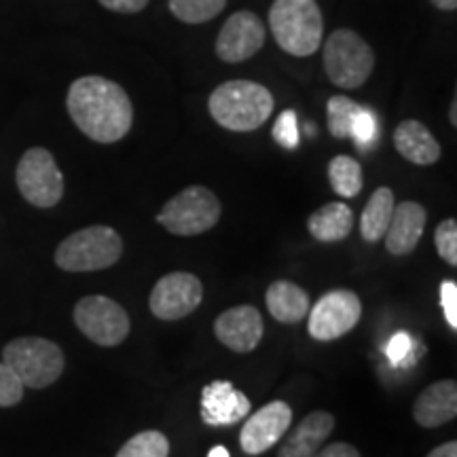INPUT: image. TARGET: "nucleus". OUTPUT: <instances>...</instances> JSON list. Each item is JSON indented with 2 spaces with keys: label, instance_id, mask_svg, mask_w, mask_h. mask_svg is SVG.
<instances>
[{
  "label": "nucleus",
  "instance_id": "8",
  "mask_svg": "<svg viewBox=\"0 0 457 457\" xmlns=\"http://www.w3.org/2000/svg\"><path fill=\"white\" fill-rule=\"evenodd\" d=\"M21 197L34 208H54L64 197V174L47 148L34 146L21 155L15 170Z\"/></svg>",
  "mask_w": 457,
  "mask_h": 457
},
{
  "label": "nucleus",
  "instance_id": "27",
  "mask_svg": "<svg viewBox=\"0 0 457 457\" xmlns=\"http://www.w3.org/2000/svg\"><path fill=\"white\" fill-rule=\"evenodd\" d=\"M350 138L360 151H369L379 138V123H377V114L370 108L360 106V111L353 114Z\"/></svg>",
  "mask_w": 457,
  "mask_h": 457
},
{
  "label": "nucleus",
  "instance_id": "22",
  "mask_svg": "<svg viewBox=\"0 0 457 457\" xmlns=\"http://www.w3.org/2000/svg\"><path fill=\"white\" fill-rule=\"evenodd\" d=\"M394 205H396V199H394V191L390 187H379L370 195L367 205H364L362 219H360V236H362L364 242L377 244L384 239L387 225L392 220Z\"/></svg>",
  "mask_w": 457,
  "mask_h": 457
},
{
  "label": "nucleus",
  "instance_id": "25",
  "mask_svg": "<svg viewBox=\"0 0 457 457\" xmlns=\"http://www.w3.org/2000/svg\"><path fill=\"white\" fill-rule=\"evenodd\" d=\"M170 441L163 432L145 430L131 436L114 457H168Z\"/></svg>",
  "mask_w": 457,
  "mask_h": 457
},
{
  "label": "nucleus",
  "instance_id": "1",
  "mask_svg": "<svg viewBox=\"0 0 457 457\" xmlns=\"http://www.w3.org/2000/svg\"><path fill=\"white\" fill-rule=\"evenodd\" d=\"M66 108L72 123L100 145L123 140L134 123V106L128 91L98 74L81 77L71 85Z\"/></svg>",
  "mask_w": 457,
  "mask_h": 457
},
{
  "label": "nucleus",
  "instance_id": "23",
  "mask_svg": "<svg viewBox=\"0 0 457 457\" xmlns=\"http://www.w3.org/2000/svg\"><path fill=\"white\" fill-rule=\"evenodd\" d=\"M328 180L337 195L350 199L362 191V165L353 157L337 155L328 163Z\"/></svg>",
  "mask_w": 457,
  "mask_h": 457
},
{
  "label": "nucleus",
  "instance_id": "29",
  "mask_svg": "<svg viewBox=\"0 0 457 457\" xmlns=\"http://www.w3.org/2000/svg\"><path fill=\"white\" fill-rule=\"evenodd\" d=\"M273 138L288 151L299 146V121H296V112L293 108H288L278 117L276 125H273Z\"/></svg>",
  "mask_w": 457,
  "mask_h": 457
},
{
  "label": "nucleus",
  "instance_id": "15",
  "mask_svg": "<svg viewBox=\"0 0 457 457\" xmlns=\"http://www.w3.org/2000/svg\"><path fill=\"white\" fill-rule=\"evenodd\" d=\"M250 398L227 379H216L202 390V421L210 428H228L250 415Z\"/></svg>",
  "mask_w": 457,
  "mask_h": 457
},
{
  "label": "nucleus",
  "instance_id": "2",
  "mask_svg": "<svg viewBox=\"0 0 457 457\" xmlns=\"http://www.w3.org/2000/svg\"><path fill=\"white\" fill-rule=\"evenodd\" d=\"M273 108L276 100L271 91L265 85L245 79L220 83L208 100V111L214 121L220 128L239 134L259 129L271 117Z\"/></svg>",
  "mask_w": 457,
  "mask_h": 457
},
{
  "label": "nucleus",
  "instance_id": "19",
  "mask_svg": "<svg viewBox=\"0 0 457 457\" xmlns=\"http://www.w3.org/2000/svg\"><path fill=\"white\" fill-rule=\"evenodd\" d=\"M394 146L400 157L415 165H434L443 155V148L432 136V131L417 119L398 123L394 131Z\"/></svg>",
  "mask_w": 457,
  "mask_h": 457
},
{
  "label": "nucleus",
  "instance_id": "6",
  "mask_svg": "<svg viewBox=\"0 0 457 457\" xmlns=\"http://www.w3.org/2000/svg\"><path fill=\"white\" fill-rule=\"evenodd\" d=\"M324 71L341 89H358L375 71V51L350 28H339L324 43Z\"/></svg>",
  "mask_w": 457,
  "mask_h": 457
},
{
  "label": "nucleus",
  "instance_id": "26",
  "mask_svg": "<svg viewBox=\"0 0 457 457\" xmlns=\"http://www.w3.org/2000/svg\"><path fill=\"white\" fill-rule=\"evenodd\" d=\"M360 111L358 102H353L347 96H333L327 104L328 114V131L335 138L345 140L350 138V128L353 121V114Z\"/></svg>",
  "mask_w": 457,
  "mask_h": 457
},
{
  "label": "nucleus",
  "instance_id": "12",
  "mask_svg": "<svg viewBox=\"0 0 457 457\" xmlns=\"http://www.w3.org/2000/svg\"><path fill=\"white\" fill-rule=\"evenodd\" d=\"M265 45V26L253 11H237L222 24L214 51L225 64H242Z\"/></svg>",
  "mask_w": 457,
  "mask_h": 457
},
{
  "label": "nucleus",
  "instance_id": "7",
  "mask_svg": "<svg viewBox=\"0 0 457 457\" xmlns=\"http://www.w3.org/2000/svg\"><path fill=\"white\" fill-rule=\"evenodd\" d=\"M222 205L219 197L208 187L193 185L176 193L162 212L157 214V222L171 236L193 237L210 231L220 220Z\"/></svg>",
  "mask_w": 457,
  "mask_h": 457
},
{
  "label": "nucleus",
  "instance_id": "30",
  "mask_svg": "<svg viewBox=\"0 0 457 457\" xmlns=\"http://www.w3.org/2000/svg\"><path fill=\"white\" fill-rule=\"evenodd\" d=\"M24 398V384L17 379V375L7 364L0 362V407H15Z\"/></svg>",
  "mask_w": 457,
  "mask_h": 457
},
{
  "label": "nucleus",
  "instance_id": "33",
  "mask_svg": "<svg viewBox=\"0 0 457 457\" xmlns=\"http://www.w3.org/2000/svg\"><path fill=\"white\" fill-rule=\"evenodd\" d=\"M102 7L112 11V13H121V15H134L140 13L148 7L151 0H98Z\"/></svg>",
  "mask_w": 457,
  "mask_h": 457
},
{
  "label": "nucleus",
  "instance_id": "24",
  "mask_svg": "<svg viewBox=\"0 0 457 457\" xmlns=\"http://www.w3.org/2000/svg\"><path fill=\"white\" fill-rule=\"evenodd\" d=\"M227 7V0H168L170 13L182 24H205L219 17Z\"/></svg>",
  "mask_w": 457,
  "mask_h": 457
},
{
  "label": "nucleus",
  "instance_id": "3",
  "mask_svg": "<svg viewBox=\"0 0 457 457\" xmlns=\"http://www.w3.org/2000/svg\"><path fill=\"white\" fill-rule=\"evenodd\" d=\"M270 30L278 47L295 57H310L322 47L324 17L316 0H273Z\"/></svg>",
  "mask_w": 457,
  "mask_h": 457
},
{
  "label": "nucleus",
  "instance_id": "36",
  "mask_svg": "<svg viewBox=\"0 0 457 457\" xmlns=\"http://www.w3.org/2000/svg\"><path fill=\"white\" fill-rule=\"evenodd\" d=\"M430 3L438 11H447V13H453V11L457 9V0H430Z\"/></svg>",
  "mask_w": 457,
  "mask_h": 457
},
{
  "label": "nucleus",
  "instance_id": "11",
  "mask_svg": "<svg viewBox=\"0 0 457 457\" xmlns=\"http://www.w3.org/2000/svg\"><path fill=\"white\" fill-rule=\"evenodd\" d=\"M204 286L202 279L193 273L174 271L163 276L153 288L148 296V307L153 316L165 322H176V320L187 318L202 305Z\"/></svg>",
  "mask_w": 457,
  "mask_h": 457
},
{
  "label": "nucleus",
  "instance_id": "17",
  "mask_svg": "<svg viewBox=\"0 0 457 457\" xmlns=\"http://www.w3.org/2000/svg\"><path fill=\"white\" fill-rule=\"evenodd\" d=\"M457 415V384L441 379L428 386L413 404V420L421 428H441Z\"/></svg>",
  "mask_w": 457,
  "mask_h": 457
},
{
  "label": "nucleus",
  "instance_id": "9",
  "mask_svg": "<svg viewBox=\"0 0 457 457\" xmlns=\"http://www.w3.org/2000/svg\"><path fill=\"white\" fill-rule=\"evenodd\" d=\"M72 316L77 328L100 347L121 345L131 330L128 310L104 295L83 296L74 305Z\"/></svg>",
  "mask_w": 457,
  "mask_h": 457
},
{
  "label": "nucleus",
  "instance_id": "28",
  "mask_svg": "<svg viewBox=\"0 0 457 457\" xmlns=\"http://www.w3.org/2000/svg\"><path fill=\"white\" fill-rule=\"evenodd\" d=\"M434 244H436L438 254L451 267L457 265V220L447 219L434 231Z\"/></svg>",
  "mask_w": 457,
  "mask_h": 457
},
{
  "label": "nucleus",
  "instance_id": "10",
  "mask_svg": "<svg viewBox=\"0 0 457 457\" xmlns=\"http://www.w3.org/2000/svg\"><path fill=\"white\" fill-rule=\"evenodd\" d=\"M310 324L307 330L316 341H335L347 335L360 322L362 303L353 290L339 288L322 295L313 307H310Z\"/></svg>",
  "mask_w": 457,
  "mask_h": 457
},
{
  "label": "nucleus",
  "instance_id": "31",
  "mask_svg": "<svg viewBox=\"0 0 457 457\" xmlns=\"http://www.w3.org/2000/svg\"><path fill=\"white\" fill-rule=\"evenodd\" d=\"M413 343L415 341L404 330L392 335V339L386 345V356L390 360L392 367H403V364L409 362L411 356H413Z\"/></svg>",
  "mask_w": 457,
  "mask_h": 457
},
{
  "label": "nucleus",
  "instance_id": "13",
  "mask_svg": "<svg viewBox=\"0 0 457 457\" xmlns=\"http://www.w3.org/2000/svg\"><path fill=\"white\" fill-rule=\"evenodd\" d=\"M293 424V409L284 400H273V403L261 407L245 420L239 432V445L244 453L261 455L270 451L273 445L279 443Z\"/></svg>",
  "mask_w": 457,
  "mask_h": 457
},
{
  "label": "nucleus",
  "instance_id": "38",
  "mask_svg": "<svg viewBox=\"0 0 457 457\" xmlns=\"http://www.w3.org/2000/svg\"><path fill=\"white\" fill-rule=\"evenodd\" d=\"M451 125H457V100H453V104H451Z\"/></svg>",
  "mask_w": 457,
  "mask_h": 457
},
{
  "label": "nucleus",
  "instance_id": "20",
  "mask_svg": "<svg viewBox=\"0 0 457 457\" xmlns=\"http://www.w3.org/2000/svg\"><path fill=\"white\" fill-rule=\"evenodd\" d=\"M267 310L279 324H299L310 313V295L288 279H278L267 288Z\"/></svg>",
  "mask_w": 457,
  "mask_h": 457
},
{
  "label": "nucleus",
  "instance_id": "32",
  "mask_svg": "<svg viewBox=\"0 0 457 457\" xmlns=\"http://www.w3.org/2000/svg\"><path fill=\"white\" fill-rule=\"evenodd\" d=\"M441 307L449 327L457 330V284L453 279H445L441 284Z\"/></svg>",
  "mask_w": 457,
  "mask_h": 457
},
{
  "label": "nucleus",
  "instance_id": "14",
  "mask_svg": "<svg viewBox=\"0 0 457 457\" xmlns=\"http://www.w3.org/2000/svg\"><path fill=\"white\" fill-rule=\"evenodd\" d=\"M214 335L231 352L250 353L265 335V324L256 307L237 305L225 310L214 320Z\"/></svg>",
  "mask_w": 457,
  "mask_h": 457
},
{
  "label": "nucleus",
  "instance_id": "34",
  "mask_svg": "<svg viewBox=\"0 0 457 457\" xmlns=\"http://www.w3.org/2000/svg\"><path fill=\"white\" fill-rule=\"evenodd\" d=\"M313 457H362L360 451L350 443H330L324 445Z\"/></svg>",
  "mask_w": 457,
  "mask_h": 457
},
{
  "label": "nucleus",
  "instance_id": "37",
  "mask_svg": "<svg viewBox=\"0 0 457 457\" xmlns=\"http://www.w3.org/2000/svg\"><path fill=\"white\" fill-rule=\"evenodd\" d=\"M208 457H231V453H228V451L225 449V447H214V449H210V453H208Z\"/></svg>",
  "mask_w": 457,
  "mask_h": 457
},
{
  "label": "nucleus",
  "instance_id": "35",
  "mask_svg": "<svg viewBox=\"0 0 457 457\" xmlns=\"http://www.w3.org/2000/svg\"><path fill=\"white\" fill-rule=\"evenodd\" d=\"M426 457H457V443L449 441L445 445H438V447L432 449Z\"/></svg>",
  "mask_w": 457,
  "mask_h": 457
},
{
  "label": "nucleus",
  "instance_id": "5",
  "mask_svg": "<svg viewBox=\"0 0 457 457\" xmlns=\"http://www.w3.org/2000/svg\"><path fill=\"white\" fill-rule=\"evenodd\" d=\"M3 362L13 370L24 387L43 390L64 373L66 358L57 343L43 337H20L3 350Z\"/></svg>",
  "mask_w": 457,
  "mask_h": 457
},
{
  "label": "nucleus",
  "instance_id": "21",
  "mask_svg": "<svg viewBox=\"0 0 457 457\" xmlns=\"http://www.w3.org/2000/svg\"><path fill=\"white\" fill-rule=\"evenodd\" d=\"M353 212L347 204L330 202L307 219V231L316 242H341L352 233Z\"/></svg>",
  "mask_w": 457,
  "mask_h": 457
},
{
  "label": "nucleus",
  "instance_id": "16",
  "mask_svg": "<svg viewBox=\"0 0 457 457\" xmlns=\"http://www.w3.org/2000/svg\"><path fill=\"white\" fill-rule=\"evenodd\" d=\"M428 222V212L421 204L403 202L394 205V214L386 231V248L394 256H407L420 244Z\"/></svg>",
  "mask_w": 457,
  "mask_h": 457
},
{
  "label": "nucleus",
  "instance_id": "18",
  "mask_svg": "<svg viewBox=\"0 0 457 457\" xmlns=\"http://www.w3.org/2000/svg\"><path fill=\"white\" fill-rule=\"evenodd\" d=\"M335 430V417L328 411H313L303 417L295 432L279 447L278 457H313Z\"/></svg>",
  "mask_w": 457,
  "mask_h": 457
},
{
  "label": "nucleus",
  "instance_id": "4",
  "mask_svg": "<svg viewBox=\"0 0 457 457\" xmlns=\"http://www.w3.org/2000/svg\"><path fill=\"white\" fill-rule=\"evenodd\" d=\"M123 254V239L106 225H91L74 231L55 250V265L71 273L102 271L117 265Z\"/></svg>",
  "mask_w": 457,
  "mask_h": 457
}]
</instances>
